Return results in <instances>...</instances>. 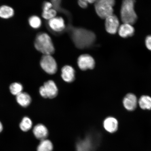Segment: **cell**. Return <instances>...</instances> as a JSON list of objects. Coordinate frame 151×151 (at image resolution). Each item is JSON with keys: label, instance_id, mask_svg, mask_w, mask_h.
Segmentation results:
<instances>
[{"label": "cell", "instance_id": "15", "mask_svg": "<svg viewBox=\"0 0 151 151\" xmlns=\"http://www.w3.org/2000/svg\"><path fill=\"white\" fill-rule=\"evenodd\" d=\"M33 132L36 138L41 141L46 139L48 135V129L42 124H38L35 126Z\"/></svg>", "mask_w": 151, "mask_h": 151}, {"label": "cell", "instance_id": "26", "mask_svg": "<svg viewBox=\"0 0 151 151\" xmlns=\"http://www.w3.org/2000/svg\"><path fill=\"white\" fill-rule=\"evenodd\" d=\"M87 2L89 4H92V3H94L96 2V1H94V0H87Z\"/></svg>", "mask_w": 151, "mask_h": 151}, {"label": "cell", "instance_id": "19", "mask_svg": "<svg viewBox=\"0 0 151 151\" xmlns=\"http://www.w3.org/2000/svg\"><path fill=\"white\" fill-rule=\"evenodd\" d=\"M138 106L143 110H151V97L150 96L143 95L138 99Z\"/></svg>", "mask_w": 151, "mask_h": 151}, {"label": "cell", "instance_id": "2", "mask_svg": "<svg viewBox=\"0 0 151 151\" xmlns=\"http://www.w3.org/2000/svg\"><path fill=\"white\" fill-rule=\"evenodd\" d=\"M34 46L38 51L43 55H52L55 51L51 38L48 34L40 32L36 36Z\"/></svg>", "mask_w": 151, "mask_h": 151}, {"label": "cell", "instance_id": "23", "mask_svg": "<svg viewBox=\"0 0 151 151\" xmlns=\"http://www.w3.org/2000/svg\"><path fill=\"white\" fill-rule=\"evenodd\" d=\"M9 90L13 95L17 96L22 92L23 87L20 83L14 82L9 86Z\"/></svg>", "mask_w": 151, "mask_h": 151}, {"label": "cell", "instance_id": "18", "mask_svg": "<svg viewBox=\"0 0 151 151\" xmlns=\"http://www.w3.org/2000/svg\"><path fill=\"white\" fill-rule=\"evenodd\" d=\"M16 101L21 106L26 107L29 106L31 104L32 99L29 94L26 92H22L16 96Z\"/></svg>", "mask_w": 151, "mask_h": 151}, {"label": "cell", "instance_id": "12", "mask_svg": "<svg viewBox=\"0 0 151 151\" xmlns=\"http://www.w3.org/2000/svg\"><path fill=\"white\" fill-rule=\"evenodd\" d=\"M53 6V5L50 2L45 1L43 4L42 16L45 19L49 20L56 17L57 11Z\"/></svg>", "mask_w": 151, "mask_h": 151}, {"label": "cell", "instance_id": "21", "mask_svg": "<svg viewBox=\"0 0 151 151\" xmlns=\"http://www.w3.org/2000/svg\"><path fill=\"white\" fill-rule=\"evenodd\" d=\"M28 24L31 28L37 29L42 25V21L39 17L36 15L30 16L28 19Z\"/></svg>", "mask_w": 151, "mask_h": 151}, {"label": "cell", "instance_id": "6", "mask_svg": "<svg viewBox=\"0 0 151 151\" xmlns=\"http://www.w3.org/2000/svg\"><path fill=\"white\" fill-rule=\"evenodd\" d=\"M39 93L45 99H53L57 96L58 89L54 81L49 80L40 88Z\"/></svg>", "mask_w": 151, "mask_h": 151}, {"label": "cell", "instance_id": "25", "mask_svg": "<svg viewBox=\"0 0 151 151\" xmlns=\"http://www.w3.org/2000/svg\"><path fill=\"white\" fill-rule=\"evenodd\" d=\"M147 48L151 51V35H149L146 38L145 41Z\"/></svg>", "mask_w": 151, "mask_h": 151}, {"label": "cell", "instance_id": "10", "mask_svg": "<svg viewBox=\"0 0 151 151\" xmlns=\"http://www.w3.org/2000/svg\"><path fill=\"white\" fill-rule=\"evenodd\" d=\"M105 20V27L107 32L112 35L116 34L120 26L119 22L117 17L113 14Z\"/></svg>", "mask_w": 151, "mask_h": 151}, {"label": "cell", "instance_id": "11", "mask_svg": "<svg viewBox=\"0 0 151 151\" xmlns=\"http://www.w3.org/2000/svg\"><path fill=\"white\" fill-rule=\"evenodd\" d=\"M103 126L105 129L109 133H116L119 128V122L116 118L113 116L107 117L104 120Z\"/></svg>", "mask_w": 151, "mask_h": 151}, {"label": "cell", "instance_id": "16", "mask_svg": "<svg viewBox=\"0 0 151 151\" xmlns=\"http://www.w3.org/2000/svg\"><path fill=\"white\" fill-rule=\"evenodd\" d=\"M131 24L123 23L119 28V35L123 38L131 37L134 33V28Z\"/></svg>", "mask_w": 151, "mask_h": 151}, {"label": "cell", "instance_id": "14", "mask_svg": "<svg viewBox=\"0 0 151 151\" xmlns=\"http://www.w3.org/2000/svg\"><path fill=\"white\" fill-rule=\"evenodd\" d=\"M75 72L74 69L70 65H65L61 69V77L62 79L67 83H71L74 81Z\"/></svg>", "mask_w": 151, "mask_h": 151}, {"label": "cell", "instance_id": "24", "mask_svg": "<svg viewBox=\"0 0 151 151\" xmlns=\"http://www.w3.org/2000/svg\"><path fill=\"white\" fill-rule=\"evenodd\" d=\"M78 3L79 6L83 9H86L88 6V3L87 0H80Z\"/></svg>", "mask_w": 151, "mask_h": 151}, {"label": "cell", "instance_id": "4", "mask_svg": "<svg viewBox=\"0 0 151 151\" xmlns=\"http://www.w3.org/2000/svg\"><path fill=\"white\" fill-rule=\"evenodd\" d=\"M73 33V41L79 48L89 46L95 39V35L91 32L83 29H75Z\"/></svg>", "mask_w": 151, "mask_h": 151}, {"label": "cell", "instance_id": "3", "mask_svg": "<svg viewBox=\"0 0 151 151\" xmlns=\"http://www.w3.org/2000/svg\"><path fill=\"white\" fill-rule=\"evenodd\" d=\"M135 1L125 0L123 1L120 10V16L123 23L132 24L137 20V16L134 10Z\"/></svg>", "mask_w": 151, "mask_h": 151}, {"label": "cell", "instance_id": "20", "mask_svg": "<svg viewBox=\"0 0 151 151\" xmlns=\"http://www.w3.org/2000/svg\"><path fill=\"white\" fill-rule=\"evenodd\" d=\"M53 145L51 141L48 139L41 140L37 147V151H53Z\"/></svg>", "mask_w": 151, "mask_h": 151}, {"label": "cell", "instance_id": "8", "mask_svg": "<svg viewBox=\"0 0 151 151\" xmlns=\"http://www.w3.org/2000/svg\"><path fill=\"white\" fill-rule=\"evenodd\" d=\"M77 63L79 68L83 71L93 69L95 65L93 58L89 55L87 54H83L79 56Z\"/></svg>", "mask_w": 151, "mask_h": 151}, {"label": "cell", "instance_id": "5", "mask_svg": "<svg viewBox=\"0 0 151 151\" xmlns=\"http://www.w3.org/2000/svg\"><path fill=\"white\" fill-rule=\"evenodd\" d=\"M115 4L114 0L96 1L94 3L96 12L99 17L105 19L113 14V7Z\"/></svg>", "mask_w": 151, "mask_h": 151}, {"label": "cell", "instance_id": "9", "mask_svg": "<svg viewBox=\"0 0 151 151\" xmlns=\"http://www.w3.org/2000/svg\"><path fill=\"white\" fill-rule=\"evenodd\" d=\"M122 104L126 110L132 112L134 111L138 106V99L134 94L128 93L123 99Z\"/></svg>", "mask_w": 151, "mask_h": 151}, {"label": "cell", "instance_id": "1", "mask_svg": "<svg viewBox=\"0 0 151 151\" xmlns=\"http://www.w3.org/2000/svg\"><path fill=\"white\" fill-rule=\"evenodd\" d=\"M101 136L97 133L88 134L78 139L76 144V151H96L101 141Z\"/></svg>", "mask_w": 151, "mask_h": 151}, {"label": "cell", "instance_id": "27", "mask_svg": "<svg viewBox=\"0 0 151 151\" xmlns=\"http://www.w3.org/2000/svg\"><path fill=\"white\" fill-rule=\"evenodd\" d=\"M3 130V126L1 122H0V133Z\"/></svg>", "mask_w": 151, "mask_h": 151}, {"label": "cell", "instance_id": "17", "mask_svg": "<svg viewBox=\"0 0 151 151\" xmlns=\"http://www.w3.org/2000/svg\"><path fill=\"white\" fill-rule=\"evenodd\" d=\"M14 14V9L12 7L6 5L0 6V18L7 19L12 17Z\"/></svg>", "mask_w": 151, "mask_h": 151}, {"label": "cell", "instance_id": "7", "mask_svg": "<svg viewBox=\"0 0 151 151\" xmlns=\"http://www.w3.org/2000/svg\"><path fill=\"white\" fill-rule=\"evenodd\" d=\"M40 65L45 72L53 75L58 70V66L55 60L52 55H43L40 61Z\"/></svg>", "mask_w": 151, "mask_h": 151}, {"label": "cell", "instance_id": "13", "mask_svg": "<svg viewBox=\"0 0 151 151\" xmlns=\"http://www.w3.org/2000/svg\"><path fill=\"white\" fill-rule=\"evenodd\" d=\"M48 25L52 31L58 32L63 31L65 27V21L61 17H56L48 20Z\"/></svg>", "mask_w": 151, "mask_h": 151}, {"label": "cell", "instance_id": "22", "mask_svg": "<svg viewBox=\"0 0 151 151\" xmlns=\"http://www.w3.org/2000/svg\"><path fill=\"white\" fill-rule=\"evenodd\" d=\"M33 122L31 119L27 116L24 117L20 122L19 127L22 131L27 132L32 127Z\"/></svg>", "mask_w": 151, "mask_h": 151}]
</instances>
